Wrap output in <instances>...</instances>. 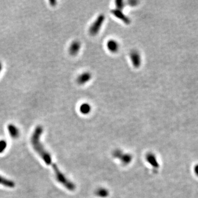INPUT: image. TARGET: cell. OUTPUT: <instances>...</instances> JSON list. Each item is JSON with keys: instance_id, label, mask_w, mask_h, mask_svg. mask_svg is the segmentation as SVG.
<instances>
[{"instance_id": "cell-1", "label": "cell", "mask_w": 198, "mask_h": 198, "mask_svg": "<svg viewBox=\"0 0 198 198\" xmlns=\"http://www.w3.org/2000/svg\"><path fill=\"white\" fill-rule=\"evenodd\" d=\"M43 133V127L39 125L37 126L31 137V143L34 149L40 156L43 161L47 165H51L54 171L57 180L69 190L73 191L76 189V185L68 179L65 175L59 170L57 165L52 161L51 156L47 150L43 146L40 139Z\"/></svg>"}, {"instance_id": "cell-2", "label": "cell", "mask_w": 198, "mask_h": 198, "mask_svg": "<svg viewBox=\"0 0 198 198\" xmlns=\"http://www.w3.org/2000/svg\"><path fill=\"white\" fill-rule=\"evenodd\" d=\"M105 19V17L104 14H100L98 17L93 23L92 24L89 28L90 34L92 36H95L98 34L100 32V29L101 28L104 21Z\"/></svg>"}, {"instance_id": "cell-3", "label": "cell", "mask_w": 198, "mask_h": 198, "mask_svg": "<svg viewBox=\"0 0 198 198\" xmlns=\"http://www.w3.org/2000/svg\"><path fill=\"white\" fill-rule=\"evenodd\" d=\"M130 58L132 63L135 68H139L142 63V58L139 52L133 50L130 53Z\"/></svg>"}, {"instance_id": "cell-4", "label": "cell", "mask_w": 198, "mask_h": 198, "mask_svg": "<svg viewBox=\"0 0 198 198\" xmlns=\"http://www.w3.org/2000/svg\"><path fill=\"white\" fill-rule=\"evenodd\" d=\"M113 156L116 158H119L123 164L127 165L132 161V156L128 154H122L119 150H116L113 153Z\"/></svg>"}, {"instance_id": "cell-5", "label": "cell", "mask_w": 198, "mask_h": 198, "mask_svg": "<svg viewBox=\"0 0 198 198\" xmlns=\"http://www.w3.org/2000/svg\"><path fill=\"white\" fill-rule=\"evenodd\" d=\"M81 43L78 40H74L69 46L68 52L71 56H76L80 51Z\"/></svg>"}, {"instance_id": "cell-6", "label": "cell", "mask_w": 198, "mask_h": 198, "mask_svg": "<svg viewBox=\"0 0 198 198\" xmlns=\"http://www.w3.org/2000/svg\"><path fill=\"white\" fill-rule=\"evenodd\" d=\"M91 77V74L89 72H83L77 77V81L79 85H84L89 81Z\"/></svg>"}, {"instance_id": "cell-7", "label": "cell", "mask_w": 198, "mask_h": 198, "mask_svg": "<svg viewBox=\"0 0 198 198\" xmlns=\"http://www.w3.org/2000/svg\"><path fill=\"white\" fill-rule=\"evenodd\" d=\"M112 13L115 17H116L118 19L122 20L123 22H124L125 23L127 24L130 23L131 22L130 19L125 14L123 13L121 10L116 8L112 11Z\"/></svg>"}, {"instance_id": "cell-8", "label": "cell", "mask_w": 198, "mask_h": 198, "mask_svg": "<svg viewBox=\"0 0 198 198\" xmlns=\"http://www.w3.org/2000/svg\"><path fill=\"white\" fill-rule=\"evenodd\" d=\"M7 129L11 137L13 139L18 138L20 134L19 129L13 124H10L7 126Z\"/></svg>"}, {"instance_id": "cell-9", "label": "cell", "mask_w": 198, "mask_h": 198, "mask_svg": "<svg viewBox=\"0 0 198 198\" xmlns=\"http://www.w3.org/2000/svg\"><path fill=\"white\" fill-rule=\"evenodd\" d=\"M107 47L110 52L116 53L118 51L119 46L117 41L111 39L107 43Z\"/></svg>"}, {"instance_id": "cell-10", "label": "cell", "mask_w": 198, "mask_h": 198, "mask_svg": "<svg viewBox=\"0 0 198 198\" xmlns=\"http://www.w3.org/2000/svg\"><path fill=\"white\" fill-rule=\"evenodd\" d=\"M0 184L7 188H13L15 187V183L10 179H7L0 175Z\"/></svg>"}, {"instance_id": "cell-11", "label": "cell", "mask_w": 198, "mask_h": 198, "mask_svg": "<svg viewBox=\"0 0 198 198\" xmlns=\"http://www.w3.org/2000/svg\"><path fill=\"white\" fill-rule=\"evenodd\" d=\"M146 160L147 161V162L153 167V168H155V169L159 168L158 167L159 166L157 162L155 156L152 153L148 154V155L146 156Z\"/></svg>"}, {"instance_id": "cell-12", "label": "cell", "mask_w": 198, "mask_h": 198, "mask_svg": "<svg viewBox=\"0 0 198 198\" xmlns=\"http://www.w3.org/2000/svg\"><path fill=\"white\" fill-rule=\"evenodd\" d=\"M91 110V107L90 105L88 103H83L80 105L79 110L82 114H87L90 113Z\"/></svg>"}, {"instance_id": "cell-13", "label": "cell", "mask_w": 198, "mask_h": 198, "mask_svg": "<svg viewBox=\"0 0 198 198\" xmlns=\"http://www.w3.org/2000/svg\"><path fill=\"white\" fill-rule=\"evenodd\" d=\"M95 193L97 195V196H98L100 198H105L108 196L109 192L106 189L101 188L98 189Z\"/></svg>"}, {"instance_id": "cell-14", "label": "cell", "mask_w": 198, "mask_h": 198, "mask_svg": "<svg viewBox=\"0 0 198 198\" xmlns=\"http://www.w3.org/2000/svg\"><path fill=\"white\" fill-rule=\"evenodd\" d=\"M7 142L5 140H0V153H2L5 151V149L7 147Z\"/></svg>"}, {"instance_id": "cell-15", "label": "cell", "mask_w": 198, "mask_h": 198, "mask_svg": "<svg viewBox=\"0 0 198 198\" xmlns=\"http://www.w3.org/2000/svg\"><path fill=\"white\" fill-rule=\"evenodd\" d=\"M116 5L117 7V9L122 11L125 6V4L124 2H123V1H116Z\"/></svg>"}, {"instance_id": "cell-16", "label": "cell", "mask_w": 198, "mask_h": 198, "mask_svg": "<svg viewBox=\"0 0 198 198\" xmlns=\"http://www.w3.org/2000/svg\"><path fill=\"white\" fill-rule=\"evenodd\" d=\"M3 68H4V65H3V63L0 60V75L2 72L3 70Z\"/></svg>"}, {"instance_id": "cell-17", "label": "cell", "mask_w": 198, "mask_h": 198, "mask_svg": "<svg viewBox=\"0 0 198 198\" xmlns=\"http://www.w3.org/2000/svg\"><path fill=\"white\" fill-rule=\"evenodd\" d=\"M57 2L56 1H50V5L52 6H54L56 4Z\"/></svg>"}]
</instances>
